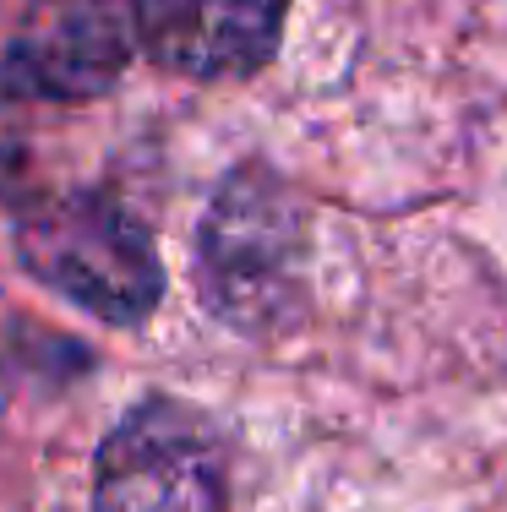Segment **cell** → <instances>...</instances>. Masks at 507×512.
Returning a JSON list of instances; mask_svg holds the SVG:
<instances>
[{
	"instance_id": "cell-1",
	"label": "cell",
	"mask_w": 507,
	"mask_h": 512,
	"mask_svg": "<svg viewBox=\"0 0 507 512\" xmlns=\"http://www.w3.org/2000/svg\"><path fill=\"white\" fill-rule=\"evenodd\" d=\"M22 267L104 322H142L164 295L153 235L104 191L33 197L17 229Z\"/></svg>"
},
{
	"instance_id": "cell-4",
	"label": "cell",
	"mask_w": 507,
	"mask_h": 512,
	"mask_svg": "<svg viewBox=\"0 0 507 512\" xmlns=\"http://www.w3.org/2000/svg\"><path fill=\"white\" fill-rule=\"evenodd\" d=\"M137 50V0H33L11 66L60 104L99 99Z\"/></svg>"
},
{
	"instance_id": "cell-3",
	"label": "cell",
	"mask_w": 507,
	"mask_h": 512,
	"mask_svg": "<svg viewBox=\"0 0 507 512\" xmlns=\"http://www.w3.org/2000/svg\"><path fill=\"white\" fill-rule=\"evenodd\" d=\"M224 453L191 409L142 404L99 447L93 512H224Z\"/></svg>"
},
{
	"instance_id": "cell-2",
	"label": "cell",
	"mask_w": 507,
	"mask_h": 512,
	"mask_svg": "<svg viewBox=\"0 0 507 512\" xmlns=\"http://www.w3.org/2000/svg\"><path fill=\"white\" fill-rule=\"evenodd\" d=\"M300 207L268 169H240L224 180L202 224V289L208 306L235 327H279L300 300Z\"/></svg>"
},
{
	"instance_id": "cell-5",
	"label": "cell",
	"mask_w": 507,
	"mask_h": 512,
	"mask_svg": "<svg viewBox=\"0 0 507 512\" xmlns=\"http://www.w3.org/2000/svg\"><path fill=\"white\" fill-rule=\"evenodd\" d=\"M289 0H137V44L180 77H246L279 50Z\"/></svg>"
}]
</instances>
